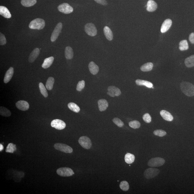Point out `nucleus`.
Segmentation results:
<instances>
[{"label": "nucleus", "instance_id": "obj_1", "mask_svg": "<svg viewBox=\"0 0 194 194\" xmlns=\"http://www.w3.org/2000/svg\"><path fill=\"white\" fill-rule=\"evenodd\" d=\"M180 88L182 92L189 97L194 96V85L191 83L183 82L180 84Z\"/></svg>", "mask_w": 194, "mask_h": 194}, {"label": "nucleus", "instance_id": "obj_2", "mask_svg": "<svg viewBox=\"0 0 194 194\" xmlns=\"http://www.w3.org/2000/svg\"><path fill=\"white\" fill-rule=\"evenodd\" d=\"M45 26V22L43 19L37 18L31 22L29 27L32 29L40 30L43 29Z\"/></svg>", "mask_w": 194, "mask_h": 194}, {"label": "nucleus", "instance_id": "obj_3", "mask_svg": "<svg viewBox=\"0 0 194 194\" xmlns=\"http://www.w3.org/2000/svg\"><path fill=\"white\" fill-rule=\"evenodd\" d=\"M165 162L164 159L161 157H155L149 160L148 165L150 167H159L162 166Z\"/></svg>", "mask_w": 194, "mask_h": 194}, {"label": "nucleus", "instance_id": "obj_4", "mask_svg": "<svg viewBox=\"0 0 194 194\" xmlns=\"http://www.w3.org/2000/svg\"><path fill=\"white\" fill-rule=\"evenodd\" d=\"M56 173L59 176L64 177L70 176L74 174V172L72 169L67 167H61L58 169L56 171Z\"/></svg>", "mask_w": 194, "mask_h": 194}, {"label": "nucleus", "instance_id": "obj_5", "mask_svg": "<svg viewBox=\"0 0 194 194\" xmlns=\"http://www.w3.org/2000/svg\"><path fill=\"white\" fill-rule=\"evenodd\" d=\"M160 173L158 169L155 168H150L147 169L144 172V176L146 178L150 179L155 177Z\"/></svg>", "mask_w": 194, "mask_h": 194}, {"label": "nucleus", "instance_id": "obj_6", "mask_svg": "<svg viewBox=\"0 0 194 194\" xmlns=\"http://www.w3.org/2000/svg\"><path fill=\"white\" fill-rule=\"evenodd\" d=\"M55 149L66 153H71L73 151L72 147L65 144L56 143L54 145Z\"/></svg>", "mask_w": 194, "mask_h": 194}, {"label": "nucleus", "instance_id": "obj_7", "mask_svg": "<svg viewBox=\"0 0 194 194\" xmlns=\"http://www.w3.org/2000/svg\"><path fill=\"white\" fill-rule=\"evenodd\" d=\"M78 142L82 147L86 149H89L92 146L91 140L87 137H81L78 140Z\"/></svg>", "mask_w": 194, "mask_h": 194}, {"label": "nucleus", "instance_id": "obj_8", "mask_svg": "<svg viewBox=\"0 0 194 194\" xmlns=\"http://www.w3.org/2000/svg\"><path fill=\"white\" fill-rule=\"evenodd\" d=\"M84 30H85L86 33L88 35L94 36L97 34V29L95 25L92 23H88L86 24L85 27H84Z\"/></svg>", "mask_w": 194, "mask_h": 194}, {"label": "nucleus", "instance_id": "obj_9", "mask_svg": "<svg viewBox=\"0 0 194 194\" xmlns=\"http://www.w3.org/2000/svg\"><path fill=\"white\" fill-rule=\"evenodd\" d=\"M58 11L65 14H69L74 11L73 8L69 4L67 3H63L58 6Z\"/></svg>", "mask_w": 194, "mask_h": 194}, {"label": "nucleus", "instance_id": "obj_10", "mask_svg": "<svg viewBox=\"0 0 194 194\" xmlns=\"http://www.w3.org/2000/svg\"><path fill=\"white\" fill-rule=\"evenodd\" d=\"M62 23L61 22L58 23L56 25L51 35L50 38L51 41L54 42L58 38L62 30Z\"/></svg>", "mask_w": 194, "mask_h": 194}, {"label": "nucleus", "instance_id": "obj_11", "mask_svg": "<svg viewBox=\"0 0 194 194\" xmlns=\"http://www.w3.org/2000/svg\"><path fill=\"white\" fill-rule=\"evenodd\" d=\"M51 126L58 130H62L65 128L66 124L63 121L60 119H54L51 122Z\"/></svg>", "mask_w": 194, "mask_h": 194}, {"label": "nucleus", "instance_id": "obj_12", "mask_svg": "<svg viewBox=\"0 0 194 194\" xmlns=\"http://www.w3.org/2000/svg\"><path fill=\"white\" fill-rule=\"evenodd\" d=\"M107 94L112 97H118L121 94L120 90L119 88L114 86H110L108 88Z\"/></svg>", "mask_w": 194, "mask_h": 194}, {"label": "nucleus", "instance_id": "obj_13", "mask_svg": "<svg viewBox=\"0 0 194 194\" xmlns=\"http://www.w3.org/2000/svg\"><path fill=\"white\" fill-rule=\"evenodd\" d=\"M16 106L18 109L22 111H26L28 110L29 108V103L28 102L24 100L19 101L16 103Z\"/></svg>", "mask_w": 194, "mask_h": 194}, {"label": "nucleus", "instance_id": "obj_14", "mask_svg": "<svg viewBox=\"0 0 194 194\" xmlns=\"http://www.w3.org/2000/svg\"><path fill=\"white\" fill-rule=\"evenodd\" d=\"M172 21L170 19H167L165 20L161 26V32L164 33L167 32L171 27Z\"/></svg>", "mask_w": 194, "mask_h": 194}, {"label": "nucleus", "instance_id": "obj_15", "mask_svg": "<svg viewBox=\"0 0 194 194\" xmlns=\"http://www.w3.org/2000/svg\"><path fill=\"white\" fill-rule=\"evenodd\" d=\"M14 68L11 67L6 72L5 76H4V83L7 84V83L9 82L11 78H12L13 75H14Z\"/></svg>", "mask_w": 194, "mask_h": 194}, {"label": "nucleus", "instance_id": "obj_16", "mask_svg": "<svg viewBox=\"0 0 194 194\" xmlns=\"http://www.w3.org/2000/svg\"><path fill=\"white\" fill-rule=\"evenodd\" d=\"M147 10L149 12L155 11L157 8V5L155 1L153 0H149L147 2Z\"/></svg>", "mask_w": 194, "mask_h": 194}, {"label": "nucleus", "instance_id": "obj_17", "mask_svg": "<svg viewBox=\"0 0 194 194\" xmlns=\"http://www.w3.org/2000/svg\"><path fill=\"white\" fill-rule=\"evenodd\" d=\"M40 54V50L38 48L33 50L30 53L29 58V62L30 63L34 62Z\"/></svg>", "mask_w": 194, "mask_h": 194}, {"label": "nucleus", "instance_id": "obj_18", "mask_svg": "<svg viewBox=\"0 0 194 194\" xmlns=\"http://www.w3.org/2000/svg\"><path fill=\"white\" fill-rule=\"evenodd\" d=\"M99 108L101 112L104 111L108 107V103L105 99H100L98 101Z\"/></svg>", "mask_w": 194, "mask_h": 194}, {"label": "nucleus", "instance_id": "obj_19", "mask_svg": "<svg viewBox=\"0 0 194 194\" xmlns=\"http://www.w3.org/2000/svg\"><path fill=\"white\" fill-rule=\"evenodd\" d=\"M161 115L163 118L167 121H172L173 120V117L169 112L165 110H162L160 112Z\"/></svg>", "mask_w": 194, "mask_h": 194}, {"label": "nucleus", "instance_id": "obj_20", "mask_svg": "<svg viewBox=\"0 0 194 194\" xmlns=\"http://www.w3.org/2000/svg\"><path fill=\"white\" fill-rule=\"evenodd\" d=\"M0 14L5 18H10L11 17L10 11L6 7L3 6H0Z\"/></svg>", "mask_w": 194, "mask_h": 194}, {"label": "nucleus", "instance_id": "obj_21", "mask_svg": "<svg viewBox=\"0 0 194 194\" xmlns=\"http://www.w3.org/2000/svg\"><path fill=\"white\" fill-rule=\"evenodd\" d=\"M89 69L90 72L93 75L97 74L99 71L98 66L94 62H91L88 65Z\"/></svg>", "mask_w": 194, "mask_h": 194}, {"label": "nucleus", "instance_id": "obj_22", "mask_svg": "<svg viewBox=\"0 0 194 194\" xmlns=\"http://www.w3.org/2000/svg\"><path fill=\"white\" fill-rule=\"evenodd\" d=\"M54 60L53 56L49 57L44 59V61L42 65V67L44 69H46L52 65Z\"/></svg>", "mask_w": 194, "mask_h": 194}, {"label": "nucleus", "instance_id": "obj_23", "mask_svg": "<svg viewBox=\"0 0 194 194\" xmlns=\"http://www.w3.org/2000/svg\"><path fill=\"white\" fill-rule=\"evenodd\" d=\"M103 32L106 39L109 41L113 40V35L111 29L107 26H105L103 29Z\"/></svg>", "mask_w": 194, "mask_h": 194}, {"label": "nucleus", "instance_id": "obj_24", "mask_svg": "<svg viewBox=\"0 0 194 194\" xmlns=\"http://www.w3.org/2000/svg\"><path fill=\"white\" fill-rule=\"evenodd\" d=\"M137 85L138 86H144L149 88H152L153 84L150 82L145 80L140 79L137 80L135 81Z\"/></svg>", "mask_w": 194, "mask_h": 194}, {"label": "nucleus", "instance_id": "obj_25", "mask_svg": "<svg viewBox=\"0 0 194 194\" xmlns=\"http://www.w3.org/2000/svg\"><path fill=\"white\" fill-rule=\"evenodd\" d=\"M185 65L188 68H191L194 66V55L189 57L185 60Z\"/></svg>", "mask_w": 194, "mask_h": 194}, {"label": "nucleus", "instance_id": "obj_26", "mask_svg": "<svg viewBox=\"0 0 194 194\" xmlns=\"http://www.w3.org/2000/svg\"><path fill=\"white\" fill-rule=\"evenodd\" d=\"M65 58L67 59H72L74 56V52L72 48L69 46H67L65 50Z\"/></svg>", "mask_w": 194, "mask_h": 194}, {"label": "nucleus", "instance_id": "obj_27", "mask_svg": "<svg viewBox=\"0 0 194 194\" xmlns=\"http://www.w3.org/2000/svg\"><path fill=\"white\" fill-rule=\"evenodd\" d=\"M135 156L133 154L128 153L125 156V161L128 164H132L135 160Z\"/></svg>", "mask_w": 194, "mask_h": 194}, {"label": "nucleus", "instance_id": "obj_28", "mask_svg": "<svg viewBox=\"0 0 194 194\" xmlns=\"http://www.w3.org/2000/svg\"><path fill=\"white\" fill-rule=\"evenodd\" d=\"M153 64L151 62H148L144 64L141 67V70L143 72H148L152 70Z\"/></svg>", "mask_w": 194, "mask_h": 194}, {"label": "nucleus", "instance_id": "obj_29", "mask_svg": "<svg viewBox=\"0 0 194 194\" xmlns=\"http://www.w3.org/2000/svg\"><path fill=\"white\" fill-rule=\"evenodd\" d=\"M37 2L36 0H21V3L26 7H30L34 5Z\"/></svg>", "mask_w": 194, "mask_h": 194}, {"label": "nucleus", "instance_id": "obj_30", "mask_svg": "<svg viewBox=\"0 0 194 194\" xmlns=\"http://www.w3.org/2000/svg\"><path fill=\"white\" fill-rule=\"evenodd\" d=\"M54 79L52 77H49L46 81V88L48 90H51L53 88L54 83Z\"/></svg>", "mask_w": 194, "mask_h": 194}, {"label": "nucleus", "instance_id": "obj_31", "mask_svg": "<svg viewBox=\"0 0 194 194\" xmlns=\"http://www.w3.org/2000/svg\"><path fill=\"white\" fill-rule=\"evenodd\" d=\"M0 114L5 117H8L11 116V112L8 109L3 106L0 107Z\"/></svg>", "mask_w": 194, "mask_h": 194}, {"label": "nucleus", "instance_id": "obj_32", "mask_svg": "<svg viewBox=\"0 0 194 194\" xmlns=\"http://www.w3.org/2000/svg\"><path fill=\"white\" fill-rule=\"evenodd\" d=\"M179 49L181 51L186 50L189 48L188 42L186 40L181 41L179 43Z\"/></svg>", "mask_w": 194, "mask_h": 194}, {"label": "nucleus", "instance_id": "obj_33", "mask_svg": "<svg viewBox=\"0 0 194 194\" xmlns=\"http://www.w3.org/2000/svg\"><path fill=\"white\" fill-rule=\"evenodd\" d=\"M68 106L69 109L75 113H78L80 111V107L75 103H68Z\"/></svg>", "mask_w": 194, "mask_h": 194}, {"label": "nucleus", "instance_id": "obj_34", "mask_svg": "<svg viewBox=\"0 0 194 194\" xmlns=\"http://www.w3.org/2000/svg\"><path fill=\"white\" fill-rule=\"evenodd\" d=\"M16 150V147L15 144L12 143L8 144L6 148V152L8 153H13Z\"/></svg>", "mask_w": 194, "mask_h": 194}, {"label": "nucleus", "instance_id": "obj_35", "mask_svg": "<svg viewBox=\"0 0 194 194\" xmlns=\"http://www.w3.org/2000/svg\"><path fill=\"white\" fill-rule=\"evenodd\" d=\"M39 87L41 94L45 97H47L48 95V93L46 87H45L43 83L42 82L39 83Z\"/></svg>", "mask_w": 194, "mask_h": 194}, {"label": "nucleus", "instance_id": "obj_36", "mask_svg": "<svg viewBox=\"0 0 194 194\" xmlns=\"http://www.w3.org/2000/svg\"><path fill=\"white\" fill-rule=\"evenodd\" d=\"M119 186H120V189L125 191L128 190L129 188V184L126 181H123L121 182Z\"/></svg>", "mask_w": 194, "mask_h": 194}, {"label": "nucleus", "instance_id": "obj_37", "mask_svg": "<svg viewBox=\"0 0 194 194\" xmlns=\"http://www.w3.org/2000/svg\"><path fill=\"white\" fill-rule=\"evenodd\" d=\"M129 126L133 129H137L140 127L141 124L138 121L133 120L129 122Z\"/></svg>", "mask_w": 194, "mask_h": 194}, {"label": "nucleus", "instance_id": "obj_38", "mask_svg": "<svg viewBox=\"0 0 194 194\" xmlns=\"http://www.w3.org/2000/svg\"><path fill=\"white\" fill-rule=\"evenodd\" d=\"M154 134L157 136L162 137L167 135V132L163 130L157 129L154 131Z\"/></svg>", "mask_w": 194, "mask_h": 194}, {"label": "nucleus", "instance_id": "obj_39", "mask_svg": "<svg viewBox=\"0 0 194 194\" xmlns=\"http://www.w3.org/2000/svg\"><path fill=\"white\" fill-rule=\"evenodd\" d=\"M85 86V82L84 80L79 82L76 87L77 91H81L84 88Z\"/></svg>", "mask_w": 194, "mask_h": 194}, {"label": "nucleus", "instance_id": "obj_40", "mask_svg": "<svg viewBox=\"0 0 194 194\" xmlns=\"http://www.w3.org/2000/svg\"><path fill=\"white\" fill-rule=\"evenodd\" d=\"M113 121L114 123L117 125L119 127H122L124 125V123L120 119L117 118H114Z\"/></svg>", "mask_w": 194, "mask_h": 194}, {"label": "nucleus", "instance_id": "obj_41", "mask_svg": "<svg viewBox=\"0 0 194 194\" xmlns=\"http://www.w3.org/2000/svg\"><path fill=\"white\" fill-rule=\"evenodd\" d=\"M143 119L146 123H148L151 121V117L148 113H146L143 116Z\"/></svg>", "mask_w": 194, "mask_h": 194}, {"label": "nucleus", "instance_id": "obj_42", "mask_svg": "<svg viewBox=\"0 0 194 194\" xmlns=\"http://www.w3.org/2000/svg\"><path fill=\"white\" fill-rule=\"evenodd\" d=\"M7 43L5 36L2 33H0V44L1 46L5 45Z\"/></svg>", "mask_w": 194, "mask_h": 194}, {"label": "nucleus", "instance_id": "obj_43", "mask_svg": "<svg viewBox=\"0 0 194 194\" xmlns=\"http://www.w3.org/2000/svg\"><path fill=\"white\" fill-rule=\"evenodd\" d=\"M98 3L101 4V5H107L108 3L106 0H94Z\"/></svg>", "mask_w": 194, "mask_h": 194}, {"label": "nucleus", "instance_id": "obj_44", "mask_svg": "<svg viewBox=\"0 0 194 194\" xmlns=\"http://www.w3.org/2000/svg\"><path fill=\"white\" fill-rule=\"evenodd\" d=\"M189 41L192 44H194V33H191L189 37Z\"/></svg>", "mask_w": 194, "mask_h": 194}, {"label": "nucleus", "instance_id": "obj_45", "mask_svg": "<svg viewBox=\"0 0 194 194\" xmlns=\"http://www.w3.org/2000/svg\"><path fill=\"white\" fill-rule=\"evenodd\" d=\"M3 146L1 144H0V151H1L3 150Z\"/></svg>", "mask_w": 194, "mask_h": 194}]
</instances>
